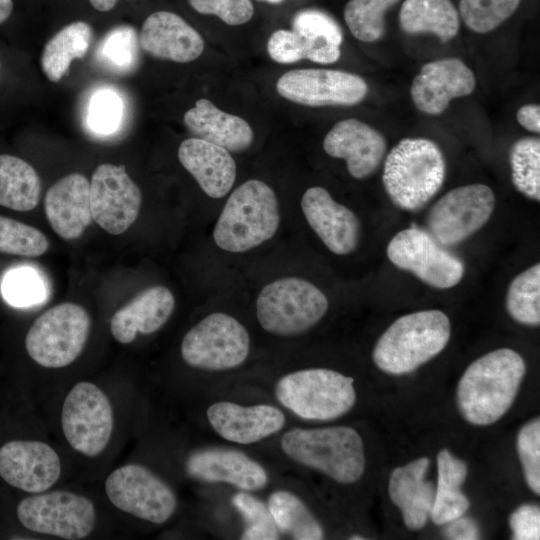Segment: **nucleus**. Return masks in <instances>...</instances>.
Instances as JSON below:
<instances>
[{"label":"nucleus","instance_id":"obj_17","mask_svg":"<svg viewBox=\"0 0 540 540\" xmlns=\"http://www.w3.org/2000/svg\"><path fill=\"white\" fill-rule=\"evenodd\" d=\"M61 474L56 451L41 441L13 440L0 448V477L28 493H41Z\"/></svg>","mask_w":540,"mask_h":540},{"label":"nucleus","instance_id":"obj_53","mask_svg":"<svg viewBox=\"0 0 540 540\" xmlns=\"http://www.w3.org/2000/svg\"><path fill=\"white\" fill-rule=\"evenodd\" d=\"M350 539H352V540H355V539H357V540H362V539H364V538H363V537H360L359 535H354V536H351Z\"/></svg>","mask_w":540,"mask_h":540},{"label":"nucleus","instance_id":"obj_2","mask_svg":"<svg viewBox=\"0 0 540 540\" xmlns=\"http://www.w3.org/2000/svg\"><path fill=\"white\" fill-rule=\"evenodd\" d=\"M280 446L292 461L341 484L357 482L365 471L363 441L352 427L293 428L282 435Z\"/></svg>","mask_w":540,"mask_h":540},{"label":"nucleus","instance_id":"obj_9","mask_svg":"<svg viewBox=\"0 0 540 540\" xmlns=\"http://www.w3.org/2000/svg\"><path fill=\"white\" fill-rule=\"evenodd\" d=\"M250 353L247 329L233 316L214 312L204 317L184 336L181 356L194 368L226 371L239 367Z\"/></svg>","mask_w":540,"mask_h":540},{"label":"nucleus","instance_id":"obj_36","mask_svg":"<svg viewBox=\"0 0 540 540\" xmlns=\"http://www.w3.org/2000/svg\"><path fill=\"white\" fill-rule=\"evenodd\" d=\"M512 182L525 196L540 200V140L534 137L518 139L510 149Z\"/></svg>","mask_w":540,"mask_h":540},{"label":"nucleus","instance_id":"obj_33","mask_svg":"<svg viewBox=\"0 0 540 540\" xmlns=\"http://www.w3.org/2000/svg\"><path fill=\"white\" fill-rule=\"evenodd\" d=\"M267 506L280 533L295 540H320L324 537L321 524L306 504L287 490H276L268 498Z\"/></svg>","mask_w":540,"mask_h":540},{"label":"nucleus","instance_id":"obj_29","mask_svg":"<svg viewBox=\"0 0 540 540\" xmlns=\"http://www.w3.org/2000/svg\"><path fill=\"white\" fill-rule=\"evenodd\" d=\"M437 486L430 518L437 525L459 518L470 507V501L461 491L467 476V465L448 449L437 455Z\"/></svg>","mask_w":540,"mask_h":540},{"label":"nucleus","instance_id":"obj_20","mask_svg":"<svg viewBox=\"0 0 540 540\" xmlns=\"http://www.w3.org/2000/svg\"><path fill=\"white\" fill-rule=\"evenodd\" d=\"M301 209L309 226L332 253L346 255L355 250L360 237L359 220L326 189L308 188L302 196Z\"/></svg>","mask_w":540,"mask_h":540},{"label":"nucleus","instance_id":"obj_6","mask_svg":"<svg viewBox=\"0 0 540 540\" xmlns=\"http://www.w3.org/2000/svg\"><path fill=\"white\" fill-rule=\"evenodd\" d=\"M352 377L327 368H308L283 375L275 385L278 402L307 421H331L356 402Z\"/></svg>","mask_w":540,"mask_h":540},{"label":"nucleus","instance_id":"obj_1","mask_svg":"<svg viewBox=\"0 0 540 540\" xmlns=\"http://www.w3.org/2000/svg\"><path fill=\"white\" fill-rule=\"evenodd\" d=\"M525 373V361L509 348L473 361L457 386L456 401L463 418L477 426L498 421L512 406Z\"/></svg>","mask_w":540,"mask_h":540},{"label":"nucleus","instance_id":"obj_51","mask_svg":"<svg viewBox=\"0 0 540 540\" xmlns=\"http://www.w3.org/2000/svg\"><path fill=\"white\" fill-rule=\"evenodd\" d=\"M119 0H89L94 9L100 12L112 10Z\"/></svg>","mask_w":540,"mask_h":540},{"label":"nucleus","instance_id":"obj_22","mask_svg":"<svg viewBox=\"0 0 540 540\" xmlns=\"http://www.w3.org/2000/svg\"><path fill=\"white\" fill-rule=\"evenodd\" d=\"M323 149L331 157L344 159L352 177L363 179L381 163L386 141L371 126L351 118L341 120L331 128L324 138Z\"/></svg>","mask_w":540,"mask_h":540},{"label":"nucleus","instance_id":"obj_46","mask_svg":"<svg viewBox=\"0 0 540 540\" xmlns=\"http://www.w3.org/2000/svg\"><path fill=\"white\" fill-rule=\"evenodd\" d=\"M188 3L196 12L215 15L232 26L248 22L254 14L251 0H188Z\"/></svg>","mask_w":540,"mask_h":540},{"label":"nucleus","instance_id":"obj_25","mask_svg":"<svg viewBox=\"0 0 540 540\" xmlns=\"http://www.w3.org/2000/svg\"><path fill=\"white\" fill-rule=\"evenodd\" d=\"M178 159L211 198L224 197L236 179V163L229 151L193 137L178 148Z\"/></svg>","mask_w":540,"mask_h":540},{"label":"nucleus","instance_id":"obj_40","mask_svg":"<svg viewBox=\"0 0 540 540\" xmlns=\"http://www.w3.org/2000/svg\"><path fill=\"white\" fill-rule=\"evenodd\" d=\"M231 501L245 522L240 539L277 540L280 538V531L267 504L244 491L236 493Z\"/></svg>","mask_w":540,"mask_h":540},{"label":"nucleus","instance_id":"obj_13","mask_svg":"<svg viewBox=\"0 0 540 540\" xmlns=\"http://www.w3.org/2000/svg\"><path fill=\"white\" fill-rule=\"evenodd\" d=\"M495 202L494 192L487 185L454 188L430 209L427 217L430 234L441 245L459 244L488 222Z\"/></svg>","mask_w":540,"mask_h":540},{"label":"nucleus","instance_id":"obj_35","mask_svg":"<svg viewBox=\"0 0 540 540\" xmlns=\"http://www.w3.org/2000/svg\"><path fill=\"white\" fill-rule=\"evenodd\" d=\"M509 315L524 325L540 323V264L537 263L517 275L506 295Z\"/></svg>","mask_w":540,"mask_h":540},{"label":"nucleus","instance_id":"obj_12","mask_svg":"<svg viewBox=\"0 0 540 540\" xmlns=\"http://www.w3.org/2000/svg\"><path fill=\"white\" fill-rule=\"evenodd\" d=\"M389 260L427 285L448 289L463 278L464 265L427 231L414 224L398 232L387 246Z\"/></svg>","mask_w":540,"mask_h":540},{"label":"nucleus","instance_id":"obj_10","mask_svg":"<svg viewBox=\"0 0 540 540\" xmlns=\"http://www.w3.org/2000/svg\"><path fill=\"white\" fill-rule=\"evenodd\" d=\"M61 423L71 447L88 457H95L102 453L111 438L113 409L98 386L79 382L64 400Z\"/></svg>","mask_w":540,"mask_h":540},{"label":"nucleus","instance_id":"obj_3","mask_svg":"<svg viewBox=\"0 0 540 540\" xmlns=\"http://www.w3.org/2000/svg\"><path fill=\"white\" fill-rule=\"evenodd\" d=\"M450 321L440 310H422L396 319L373 349V361L383 372L404 375L438 355L448 344Z\"/></svg>","mask_w":540,"mask_h":540},{"label":"nucleus","instance_id":"obj_44","mask_svg":"<svg viewBox=\"0 0 540 540\" xmlns=\"http://www.w3.org/2000/svg\"><path fill=\"white\" fill-rule=\"evenodd\" d=\"M123 102L119 95L108 89L97 91L91 98L88 109V124L99 134H110L120 126Z\"/></svg>","mask_w":540,"mask_h":540},{"label":"nucleus","instance_id":"obj_19","mask_svg":"<svg viewBox=\"0 0 540 540\" xmlns=\"http://www.w3.org/2000/svg\"><path fill=\"white\" fill-rule=\"evenodd\" d=\"M206 416L221 438L242 445L253 444L276 434L286 424L283 411L269 404L243 406L219 401L208 407Z\"/></svg>","mask_w":540,"mask_h":540},{"label":"nucleus","instance_id":"obj_37","mask_svg":"<svg viewBox=\"0 0 540 540\" xmlns=\"http://www.w3.org/2000/svg\"><path fill=\"white\" fill-rule=\"evenodd\" d=\"M398 0H350L344 20L352 35L362 42L380 39L385 30L384 14Z\"/></svg>","mask_w":540,"mask_h":540},{"label":"nucleus","instance_id":"obj_23","mask_svg":"<svg viewBox=\"0 0 540 540\" xmlns=\"http://www.w3.org/2000/svg\"><path fill=\"white\" fill-rule=\"evenodd\" d=\"M139 43L150 56L177 63L196 60L204 49L201 35L182 17L170 11H156L145 19Z\"/></svg>","mask_w":540,"mask_h":540},{"label":"nucleus","instance_id":"obj_28","mask_svg":"<svg viewBox=\"0 0 540 540\" xmlns=\"http://www.w3.org/2000/svg\"><path fill=\"white\" fill-rule=\"evenodd\" d=\"M184 124L196 138L211 142L231 152H241L253 142V130L243 118L226 113L210 100L201 98L187 110Z\"/></svg>","mask_w":540,"mask_h":540},{"label":"nucleus","instance_id":"obj_5","mask_svg":"<svg viewBox=\"0 0 540 540\" xmlns=\"http://www.w3.org/2000/svg\"><path fill=\"white\" fill-rule=\"evenodd\" d=\"M446 163L440 148L425 138H405L388 153L382 174L391 201L414 211L424 206L441 188Z\"/></svg>","mask_w":540,"mask_h":540},{"label":"nucleus","instance_id":"obj_54","mask_svg":"<svg viewBox=\"0 0 540 540\" xmlns=\"http://www.w3.org/2000/svg\"><path fill=\"white\" fill-rule=\"evenodd\" d=\"M1 69H2V61L0 59V81H1Z\"/></svg>","mask_w":540,"mask_h":540},{"label":"nucleus","instance_id":"obj_15","mask_svg":"<svg viewBox=\"0 0 540 540\" xmlns=\"http://www.w3.org/2000/svg\"><path fill=\"white\" fill-rule=\"evenodd\" d=\"M276 90L283 98L299 105L351 106L365 98L368 86L359 75L346 71L295 69L278 79Z\"/></svg>","mask_w":540,"mask_h":540},{"label":"nucleus","instance_id":"obj_32","mask_svg":"<svg viewBox=\"0 0 540 540\" xmlns=\"http://www.w3.org/2000/svg\"><path fill=\"white\" fill-rule=\"evenodd\" d=\"M41 180L28 162L0 154V205L15 211L34 209L40 200Z\"/></svg>","mask_w":540,"mask_h":540},{"label":"nucleus","instance_id":"obj_45","mask_svg":"<svg viewBox=\"0 0 540 540\" xmlns=\"http://www.w3.org/2000/svg\"><path fill=\"white\" fill-rule=\"evenodd\" d=\"M292 27V31L307 39H321L338 46L343 41V33L338 23L321 10L299 11L293 18Z\"/></svg>","mask_w":540,"mask_h":540},{"label":"nucleus","instance_id":"obj_27","mask_svg":"<svg viewBox=\"0 0 540 540\" xmlns=\"http://www.w3.org/2000/svg\"><path fill=\"white\" fill-rule=\"evenodd\" d=\"M430 460L418 458L395 468L389 479L388 493L400 509L404 524L410 530L425 526L430 517L435 497V486L425 480Z\"/></svg>","mask_w":540,"mask_h":540},{"label":"nucleus","instance_id":"obj_42","mask_svg":"<svg viewBox=\"0 0 540 540\" xmlns=\"http://www.w3.org/2000/svg\"><path fill=\"white\" fill-rule=\"evenodd\" d=\"M100 55L107 63L121 70H130L137 60V35L131 26L113 28L99 47Z\"/></svg>","mask_w":540,"mask_h":540},{"label":"nucleus","instance_id":"obj_24","mask_svg":"<svg viewBox=\"0 0 540 540\" xmlns=\"http://www.w3.org/2000/svg\"><path fill=\"white\" fill-rule=\"evenodd\" d=\"M44 208L54 232L64 240L79 238L92 220L90 182L80 173H71L46 192Z\"/></svg>","mask_w":540,"mask_h":540},{"label":"nucleus","instance_id":"obj_34","mask_svg":"<svg viewBox=\"0 0 540 540\" xmlns=\"http://www.w3.org/2000/svg\"><path fill=\"white\" fill-rule=\"evenodd\" d=\"M267 51L272 60L291 64L302 59L330 64L340 55V46L321 39H307L294 31L279 29L273 32L267 43Z\"/></svg>","mask_w":540,"mask_h":540},{"label":"nucleus","instance_id":"obj_31","mask_svg":"<svg viewBox=\"0 0 540 540\" xmlns=\"http://www.w3.org/2000/svg\"><path fill=\"white\" fill-rule=\"evenodd\" d=\"M401 28L409 33H433L442 42L454 38L459 15L450 0H405L399 13Z\"/></svg>","mask_w":540,"mask_h":540},{"label":"nucleus","instance_id":"obj_38","mask_svg":"<svg viewBox=\"0 0 540 540\" xmlns=\"http://www.w3.org/2000/svg\"><path fill=\"white\" fill-rule=\"evenodd\" d=\"M49 248L46 236L37 228L0 216V253L37 257Z\"/></svg>","mask_w":540,"mask_h":540},{"label":"nucleus","instance_id":"obj_39","mask_svg":"<svg viewBox=\"0 0 540 540\" xmlns=\"http://www.w3.org/2000/svg\"><path fill=\"white\" fill-rule=\"evenodd\" d=\"M521 0H460L459 12L466 26L477 33H488L506 21Z\"/></svg>","mask_w":540,"mask_h":540},{"label":"nucleus","instance_id":"obj_8","mask_svg":"<svg viewBox=\"0 0 540 540\" xmlns=\"http://www.w3.org/2000/svg\"><path fill=\"white\" fill-rule=\"evenodd\" d=\"M90 327V316L82 306L58 304L41 314L29 328L25 337L27 353L46 368L68 366L83 351Z\"/></svg>","mask_w":540,"mask_h":540},{"label":"nucleus","instance_id":"obj_49","mask_svg":"<svg viewBox=\"0 0 540 540\" xmlns=\"http://www.w3.org/2000/svg\"><path fill=\"white\" fill-rule=\"evenodd\" d=\"M518 123L526 130L540 132V106L538 104H526L521 106L516 114Z\"/></svg>","mask_w":540,"mask_h":540},{"label":"nucleus","instance_id":"obj_47","mask_svg":"<svg viewBox=\"0 0 540 540\" xmlns=\"http://www.w3.org/2000/svg\"><path fill=\"white\" fill-rule=\"evenodd\" d=\"M509 524L513 539H540V510L539 506L524 504L519 506L510 516Z\"/></svg>","mask_w":540,"mask_h":540},{"label":"nucleus","instance_id":"obj_18","mask_svg":"<svg viewBox=\"0 0 540 540\" xmlns=\"http://www.w3.org/2000/svg\"><path fill=\"white\" fill-rule=\"evenodd\" d=\"M476 86L473 72L458 58L426 63L414 77L410 93L423 113L438 115L454 98L471 94Z\"/></svg>","mask_w":540,"mask_h":540},{"label":"nucleus","instance_id":"obj_7","mask_svg":"<svg viewBox=\"0 0 540 540\" xmlns=\"http://www.w3.org/2000/svg\"><path fill=\"white\" fill-rule=\"evenodd\" d=\"M328 306L326 295L311 282L284 277L262 288L256 300V316L268 333L291 337L315 326Z\"/></svg>","mask_w":540,"mask_h":540},{"label":"nucleus","instance_id":"obj_43","mask_svg":"<svg viewBox=\"0 0 540 540\" xmlns=\"http://www.w3.org/2000/svg\"><path fill=\"white\" fill-rule=\"evenodd\" d=\"M517 451L528 487L540 494V421L526 423L518 432Z\"/></svg>","mask_w":540,"mask_h":540},{"label":"nucleus","instance_id":"obj_52","mask_svg":"<svg viewBox=\"0 0 540 540\" xmlns=\"http://www.w3.org/2000/svg\"><path fill=\"white\" fill-rule=\"evenodd\" d=\"M260 1H266V2L271 3V4H279L283 0H260Z\"/></svg>","mask_w":540,"mask_h":540},{"label":"nucleus","instance_id":"obj_50","mask_svg":"<svg viewBox=\"0 0 540 540\" xmlns=\"http://www.w3.org/2000/svg\"><path fill=\"white\" fill-rule=\"evenodd\" d=\"M13 9V0H0V25L5 23L10 18Z\"/></svg>","mask_w":540,"mask_h":540},{"label":"nucleus","instance_id":"obj_30","mask_svg":"<svg viewBox=\"0 0 540 540\" xmlns=\"http://www.w3.org/2000/svg\"><path fill=\"white\" fill-rule=\"evenodd\" d=\"M92 28L84 21H74L55 33L45 44L40 57L42 72L51 82H59L74 59L83 58L90 47Z\"/></svg>","mask_w":540,"mask_h":540},{"label":"nucleus","instance_id":"obj_48","mask_svg":"<svg viewBox=\"0 0 540 540\" xmlns=\"http://www.w3.org/2000/svg\"><path fill=\"white\" fill-rule=\"evenodd\" d=\"M444 532L447 538L454 540H475L480 538L476 522L462 516L448 522Z\"/></svg>","mask_w":540,"mask_h":540},{"label":"nucleus","instance_id":"obj_26","mask_svg":"<svg viewBox=\"0 0 540 540\" xmlns=\"http://www.w3.org/2000/svg\"><path fill=\"white\" fill-rule=\"evenodd\" d=\"M174 307L175 298L168 288L149 287L114 313L111 333L119 343L129 344L138 333L148 335L159 330L170 318Z\"/></svg>","mask_w":540,"mask_h":540},{"label":"nucleus","instance_id":"obj_14","mask_svg":"<svg viewBox=\"0 0 540 540\" xmlns=\"http://www.w3.org/2000/svg\"><path fill=\"white\" fill-rule=\"evenodd\" d=\"M105 491L115 507L154 524L165 523L177 507L173 490L139 464L114 470L106 479Z\"/></svg>","mask_w":540,"mask_h":540},{"label":"nucleus","instance_id":"obj_21","mask_svg":"<svg viewBox=\"0 0 540 540\" xmlns=\"http://www.w3.org/2000/svg\"><path fill=\"white\" fill-rule=\"evenodd\" d=\"M187 474L208 483H227L242 491L263 489L269 477L264 467L247 454L226 448H205L185 464Z\"/></svg>","mask_w":540,"mask_h":540},{"label":"nucleus","instance_id":"obj_41","mask_svg":"<svg viewBox=\"0 0 540 540\" xmlns=\"http://www.w3.org/2000/svg\"><path fill=\"white\" fill-rule=\"evenodd\" d=\"M2 294L14 306H30L44 299V282L33 269H14L2 282Z\"/></svg>","mask_w":540,"mask_h":540},{"label":"nucleus","instance_id":"obj_11","mask_svg":"<svg viewBox=\"0 0 540 540\" xmlns=\"http://www.w3.org/2000/svg\"><path fill=\"white\" fill-rule=\"evenodd\" d=\"M16 514L26 529L68 540L87 537L96 519L93 503L68 491L26 497L17 505Z\"/></svg>","mask_w":540,"mask_h":540},{"label":"nucleus","instance_id":"obj_16","mask_svg":"<svg viewBox=\"0 0 540 540\" xmlns=\"http://www.w3.org/2000/svg\"><path fill=\"white\" fill-rule=\"evenodd\" d=\"M142 203L140 188L123 165L103 163L90 182L92 219L112 235L124 233L138 218Z\"/></svg>","mask_w":540,"mask_h":540},{"label":"nucleus","instance_id":"obj_4","mask_svg":"<svg viewBox=\"0 0 540 540\" xmlns=\"http://www.w3.org/2000/svg\"><path fill=\"white\" fill-rule=\"evenodd\" d=\"M279 224V204L274 190L261 180L251 179L227 199L214 227L213 239L222 250L241 253L271 239Z\"/></svg>","mask_w":540,"mask_h":540}]
</instances>
